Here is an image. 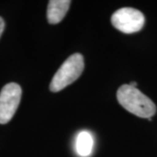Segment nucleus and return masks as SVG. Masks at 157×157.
Instances as JSON below:
<instances>
[{
	"label": "nucleus",
	"instance_id": "obj_1",
	"mask_svg": "<svg viewBox=\"0 0 157 157\" xmlns=\"http://www.w3.org/2000/svg\"><path fill=\"white\" fill-rule=\"evenodd\" d=\"M117 100L126 110L138 117L151 119L156 112L155 103L140 90L129 85H123L118 89Z\"/></svg>",
	"mask_w": 157,
	"mask_h": 157
},
{
	"label": "nucleus",
	"instance_id": "obj_2",
	"mask_svg": "<svg viewBox=\"0 0 157 157\" xmlns=\"http://www.w3.org/2000/svg\"><path fill=\"white\" fill-rule=\"evenodd\" d=\"M84 70V58L80 53H74L67 58L54 74L50 84L53 93L59 92L72 84L81 75Z\"/></svg>",
	"mask_w": 157,
	"mask_h": 157
},
{
	"label": "nucleus",
	"instance_id": "obj_3",
	"mask_svg": "<svg viewBox=\"0 0 157 157\" xmlns=\"http://www.w3.org/2000/svg\"><path fill=\"white\" fill-rule=\"evenodd\" d=\"M111 21L113 25L121 33H135L142 29L145 17L140 11L126 7L115 11L112 15Z\"/></svg>",
	"mask_w": 157,
	"mask_h": 157
},
{
	"label": "nucleus",
	"instance_id": "obj_4",
	"mask_svg": "<svg viewBox=\"0 0 157 157\" xmlns=\"http://www.w3.org/2000/svg\"><path fill=\"white\" fill-rule=\"evenodd\" d=\"M22 89L17 83L6 85L0 92V124L11 121L19 106Z\"/></svg>",
	"mask_w": 157,
	"mask_h": 157
},
{
	"label": "nucleus",
	"instance_id": "obj_5",
	"mask_svg": "<svg viewBox=\"0 0 157 157\" xmlns=\"http://www.w3.org/2000/svg\"><path fill=\"white\" fill-rule=\"evenodd\" d=\"M71 1L68 0H51L47 6V21L56 25L63 20L69 10Z\"/></svg>",
	"mask_w": 157,
	"mask_h": 157
},
{
	"label": "nucleus",
	"instance_id": "obj_6",
	"mask_svg": "<svg viewBox=\"0 0 157 157\" xmlns=\"http://www.w3.org/2000/svg\"><path fill=\"white\" fill-rule=\"evenodd\" d=\"M94 146L93 137L87 131L80 132L76 139V152L78 155L82 157H86L91 155Z\"/></svg>",
	"mask_w": 157,
	"mask_h": 157
},
{
	"label": "nucleus",
	"instance_id": "obj_7",
	"mask_svg": "<svg viewBox=\"0 0 157 157\" xmlns=\"http://www.w3.org/2000/svg\"><path fill=\"white\" fill-rule=\"evenodd\" d=\"M4 29H5V21L3 20V18L0 17V37L4 32Z\"/></svg>",
	"mask_w": 157,
	"mask_h": 157
},
{
	"label": "nucleus",
	"instance_id": "obj_8",
	"mask_svg": "<svg viewBox=\"0 0 157 157\" xmlns=\"http://www.w3.org/2000/svg\"><path fill=\"white\" fill-rule=\"evenodd\" d=\"M128 85H129V86H133V87H136V86H137V83L133 81V82H131V83H130V84H128Z\"/></svg>",
	"mask_w": 157,
	"mask_h": 157
}]
</instances>
